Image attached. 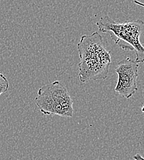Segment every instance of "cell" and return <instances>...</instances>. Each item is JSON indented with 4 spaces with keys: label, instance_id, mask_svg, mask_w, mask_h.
Segmentation results:
<instances>
[{
    "label": "cell",
    "instance_id": "1",
    "mask_svg": "<svg viewBox=\"0 0 144 160\" xmlns=\"http://www.w3.org/2000/svg\"><path fill=\"white\" fill-rule=\"evenodd\" d=\"M79 75L82 82L105 80L111 63L110 52L106 49L103 37L97 32L83 35L77 44Z\"/></svg>",
    "mask_w": 144,
    "mask_h": 160
},
{
    "label": "cell",
    "instance_id": "2",
    "mask_svg": "<svg viewBox=\"0 0 144 160\" xmlns=\"http://www.w3.org/2000/svg\"><path fill=\"white\" fill-rule=\"evenodd\" d=\"M98 30L109 33L115 44L124 51H134L135 61L144 62V22L132 20L118 23L105 15L96 23Z\"/></svg>",
    "mask_w": 144,
    "mask_h": 160
},
{
    "label": "cell",
    "instance_id": "3",
    "mask_svg": "<svg viewBox=\"0 0 144 160\" xmlns=\"http://www.w3.org/2000/svg\"><path fill=\"white\" fill-rule=\"evenodd\" d=\"M35 101L40 112L45 115L70 118L73 116V100L59 81L42 86Z\"/></svg>",
    "mask_w": 144,
    "mask_h": 160
},
{
    "label": "cell",
    "instance_id": "4",
    "mask_svg": "<svg viewBox=\"0 0 144 160\" xmlns=\"http://www.w3.org/2000/svg\"><path fill=\"white\" fill-rule=\"evenodd\" d=\"M139 64L134 60L126 58L118 63L115 72L118 80L115 91L125 99L131 98L137 91V78Z\"/></svg>",
    "mask_w": 144,
    "mask_h": 160
},
{
    "label": "cell",
    "instance_id": "5",
    "mask_svg": "<svg viewBox=\"0 0 144 160\" xmlns=\"http://www.w3.org/2000/svg\"><path fill=\"white\" fill-rule=\"evenodd\" d=\"M9 87L8 81L4 75L0 73V95L1 93L6 92Z\"/></svg>",
    "mask_w": 144,
    "mask_h": 160
},
{
    "label": "cell",
    "instance_id": "6",
    "mask_svg": "<svg viewBox=\"0 0 144 160\" xmlns=\"http://www.w3.org/2000/svg\"><path fill=\"white\" fill-rule=\"evenodd\" d=\"M134 160H144V157H143L141 154L136 153L135 155L133 156Z\"/></svg>",
    "mask_w": 144,
    "mask_h": 160
},
{
    "label": "cell",
    "instance_id": "7",
    "mask_svg": "<svg viewBox=\"0 0 144 160\" xmlns=\"http://www.w3.org/2000/svg\"><path fill=\"white\" fill-rule=\"evenodd\" d=\"M134 3H136V4L139 5V6H142V7H144V3H142V2H139V1H134Z\"/></svg>",
    "mask_w": 144,
    "mask_h": 160
},
{
    "label": "cell",
    "instance_id": "8",
    "mask_svg": "<svg viewBox=\"0 0 144 160\" xmlns=\"http://www.w3.org/2000/svg\"><path fill=\"white\" fill-rule=\"evenodd\" d=\"M141 110L142 112H144V105H142L141 107Z\"/></svg>",
    "mask_w": 144,
    "mask_h": 160
},
{
    "label": "cell",
    "instance_id": "9",
    "mask_svg": "<svg viewBox=\"0 0 144 160\" xmlns=\"http://www.w3.org/2000/svg\"></svg>",
    "mask_w": 144,
    "mask_h": 160
}]
</instances>
